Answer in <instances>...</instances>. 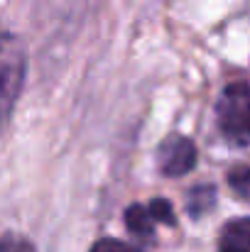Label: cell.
Here are the masks:
<instances>
[{
  "label": "cell",
  "instance_id": "cell-1",
  "mask_svg": "<svg viewBox=\"0 0 250 252\" xmlns=\"http://www.w3.org/2000/svg\"><path fill=\"white\" fill-rule=\"evenodd\" d=\"M221 132L236 142L250 145V84H231L216 105Z\"/></svg>",
  "mask_w": 250,
  "mask_h": 252
},
{
  "label": "cell",
  "instance_id": "cell-5",
  "mask_svg": "<svg viewBox=\"0 0 250 252\" xmlns=\"http://www.w3.org/2000/svg\"><path fill=\"white\" fill-rule=\"evenodd\" d=\"M228 181H231V189H233L241 198L250 201V167L233 169L231 176H228Z\"/></svg>",
  "mask_w": 250,
  "mask_h": 252
},
{
  "label": "cell",
  "instance_id": "cell-4",
  "mask_svg": "<svg viewBox=\"0 0 250 252\" xmlns=\"http://www.w3.org/2000/svg\"><path fill=\"white\" fill-rule=\"evenodd\" d=\"M125 225L133 235H140V238H150L152 235V225H155V216L150 213V208L145 206H130L125 211Z\"/></svg>",
  "mask_w": 250,
  "mask_h": 252
},
{
  "label": "cell",
  "instance_id": "cell-3",
  "mask_svg": "<svg viewBox=\"0 0 250 252\" xmlns=\"http://www.w3.org/2000/svg\"><path fill=\"white\" fill-rule=\"evenodd\" d=\"M221 252H250V218H238L223 225L218 238Z\"/></svg>",
  "mask_w": 250,
  "mask_h": 252
},
{
  "label": "cell",
  "instance_id": "cell-8",
  "mask_svg": "<svg viewBox=\"0 0 250 252\" xmlns=\"http://www.w3.org/2000/svg\"><path fill=\"white\" fill-rule=\"evenodd\" d=\"M2 252H35V248H32V243H27L25 238L5 235V238H2Z\"/></svg>",
  "mask_w": 250,
  "mask_h": 252
},
{
  "label": "cell",
  "instance_id": "cell-2",
  "mask_svg": "<svg viewBox=\"0 0 250 252\" xmlns=\"http://www.w3.org/2000/svg\"><path fill=\"white\" fill-rule=\"evenodd\" d=\"M157 162L160 169L167 176H181L186 171H191L196 164V147L191 145V140L181 137V135H172L157 150Z\"/></svg>",
  "mask_w": 250,
  "mask_h": 252
},
{
  "label": "cell",
  "instance_id": "cell-7",
  "mask_svg": "<svg viewBox=\"0 0 250 252\" xmlns=\"http://www.w3.org/2000/svg\"><path fill=\"white\" fill-rule=\"evenodd\" d=\"M150 213L155 216V220L167 223V225H174V213H172V206L167 203L165 198H155L150 203Z\"/></svg>",
  "mask_w": 250,
  "mask_h": 252
},
{
  "label": "cell",
  "instance_id": "cell-6",
  "mask_svg": "<svg viewBox=\"0 0 250 252\" xmlns=\"http://www.w3.org/2000/svg\"><path fill=\"white\" fill-rule=\"evenodd\" d=\"M91 252H143L138 250V248H133V245H128V243H123V240H113V238H103V240H98Z\"/></svg>",
  "mask_w": 250,
  "mask_h": 252
}]
</instances>
